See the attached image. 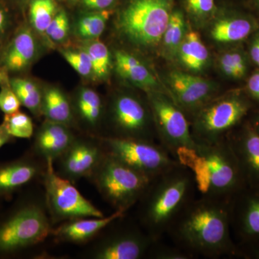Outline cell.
<instances>
[{
	"mask_svg": "<svg viewBox=\"0 0 259 259\" xmlns=\"http://www.w3.org/2000/svg\"><path fill=\"white\" fill-rule=\"evenodd\" d=\"M167 235L174 244L207 258H241L232 235L229 203L199 196L179 214Z\"/></svg>",
	"mask_w": 259,
	"mask_h": 259,
	"instance_id": "6da1fadb",
	"label": "cell"
},
{
	"mask_svg": "<svg viewBox=\"0 0 259 259\" xmlns=\"http://www.w3.org/2000/svg\"><path fill=\"white\" fill-rule=\"evenodd\" d=\"M175 158L193 175L197 193L228 202L245 187L238 160L228 138L211 144L179 149Z\"/></svg>",
	"mask_w": 259,
	"mask_h": 259,
	"instance_id": "7a4b0ae2",
	"label": "cell"
},
{
	"mask_svg": "<svg viewBox=\"0 0 259 259\" xmlns=\"http://www.w3.org/2000/svg\"><path fill=\"white\" fill-rule=\"evenodd\" d=\"M197 193L192 172L180 163L155 177L138 202L144 231L154 241L163 239Z\"/></svg>",
	"mask_w": 259,
	"mask_h": 259,
	"instance_id": "3957f363",
	"label": "cell"
},
{
	"mask_svg": "<svg viewBox=\"0 0 259 259\" xmlns=\"http://www.w3.org/2000/svg\"><path fill=\"white\" fill-rule=\"evenodd\" d=\"M173 7L174 0H128L117 17V30L135 47H156L161 42Z\"/></svg>",
	"mask_w": 259,
	"mask_h": 259,
	"instance_id": "277c9868",
	"label": "cell"
},
{
	"mask_svg": "<svg viewBox=\"0 0 259 259\" xmlns=\"http://www.w3.org/2000/svg\"><path fill=\"white\" fill-rule=\"evenodd\" d=\"M252 104L238 93L217 97L192 117L191 132L197 144H211L226 139L241 125Z\"/></svg>",
	"mask_w": 259,
	"mask_h": 259,
	"instance_id": "5b68a950",
	"label": "cell"
},
{
	"mask_svg": "<svg viewBox=\"0 0 259 259\" xmlns=\"http://www.w3.org/2000/svg\"><path fill=\"white\" fill-rule=\"evenodd\" d=\"M92 177L102 197L115 210L125 212L138 204L152 180L106 153Z\"/></svg>",
	"mask_w": 259,
	"mask_h": 259,
	"instance_id": "8992f818",
	"label": "cell"
},
{
	"mask_svg": "<svg viewBox=\"0 0 259 259\" xmlns=\"http://www.w3.org/2000/svg\"><path fill=\"white\" fill-rule=\"evenodd\" d=\"M52 231L50 220L41 206L33 202L19 204L0 220V256L33 246Z\"/></svg>",
	"mask_w": 259,
	"mask_h": 259,
	"instance_id": "52a82bcc",
	"label": "cell"
},
{
	"mask_svg": "<svg viewBox=\"0 0 259 259\" xmlns=\"http://www.w3.org/2000/svg\"><path fill=\"white\" fill-rule=\"evenodd\" d=\"M102 146L107 154L151 179L180 163L153 141L106 137Z\"/></svg>",
	"mask_w": 259,
	"mask_h": 259,
	"instance_id": "ba28073f",
	"label": "cell"
},
{
	"mask_svg": "<svg viewBox=\"0 0 259 259\" xmlns=\"http://www.w3.org/2000/svg\"><path fill=\"white\" fill-rule=\"evenodd\" d=\"M52 160L46 161L44 175L48 209L54 223L84 218H102L103 213L56 171Z\"/></svg>",
	"mask_w": 259,
	"mask_h": 259,
	"instance_id": "9c48e42d",
	"label": "cell"
},
{
	"mask_svg": "<svg viewBox=\"0 0 259 259\" xmlns=\"http://www.w3.org/2000/svg\"><path fill=\"white\" fill-rule=\"evenodd\" d=\"M147 95L160 144L175 158L180 148H194L188 117L169 94L151 92Z\"/></svg>",
	"mask_w": 259,
	"mask_h": 259,
	"instance_id": "30bf717a",
	"label": "cell"
},
{
	"mask_svg": "<svg viewBox=\"0 0 259 259\" xmlns=\"http://www.w3.org/2000/svg\"><path fill=\"white\" fill-rule=\"evenodd\" d=\"M232 235L241 258L259 254V187H245L229 202Z\"/></svg>",
	"mask_w": 259,
	"mask_h": 259,
	"instance_id": "8fae6325",
	"label": "cell"
},
{
	"mask_svg": "<svg viewBox=\"0 0 259 259\" xmlns=\"http://www.w3.org/2000/svg\"><path fill=\"white\" fill-rule=\"evenodd\" d=\"M111 120L116 134L112 138L154 141L156 132L149 104L131 94H119L112 100Z\"/></svg>",
	"mask_w": 259,
	"mask_h": 259,
	"instance_id": "7c38bea8",
	"label": "cell"
},
{
	"mask_svg": "<svg viewBox=\"0 0 259 259\" xmlns=\"http://www.w3.org/2000/svg\"><path fill=\"white\" fill-rule=\"evenodd\" d=\"M154 240L136 227H120L107 235L93 250L96 259H140L147 256Z\"/></svg>",
	"mask_w": 259,
	"mask_h": 259,
	"instance_id": "4fadbf2b",
	"label": "cell"
},
{
	"mask_svg": "<svg viewBox=\"0 0 259 259\" xmlns=\"http://www.w3.org/2000/svg\"><path fill=\"white\" fill-rule=\"evenodd\" d=\"M169 95L187 117H193L213 99L217 87L208 80L180 71L170 72L167 78Z\"/></svg>",
	"mask_w": 259,
	"mask_h": 259,
	"instance_id": "5bb4252c",
	"label": "cell"
},
{
	"mask_svg": "<svg viewBox=\"0 0 259 259\" xmlns=\"http://www.w3.org/2000/svg\"><path fill=\"white\" fill-rule=\"evenodd\" d=\"M238 127L227 138L238 160L245 187H258L259 135L250 121Z\"/></svg>",
	"mask_w": 259,
	"mask_h": 259,
	"instance_id": "9a60e30c",
	"label": "cell"
},
{
	"mask_svg": "<svg viewBox=\"0 0 259 259\" xmlns=\"http://www.w3.org/2000/svg\"><path fill=\"white\" fill-rule=\"evenodd\" d=\"M102 144L91 141L75 140L74 142L59 158V175L70 182L84 177H92L105 156Z\"/></svg>",
	"mask_w": 259,
	"mask_h": 259,
	"instance_id": "2e32d148",
	"label": "cell"
},
{
	"mask_svg": "<svg viewBox=\"0 0 259 259\" xmlns=\"http://www.w3.org/2000/svg\"><path fill=\"white\" fill-rule=\"evenodd\" d=\"M37 54V42L32 28L23 25L17 29L1 51L0 66L17 76L29 69Z\"/></svg>",
	"mask_w": 259,
	"mask_h": 259,
	"instance_id": "e0dca14e",
	"label": "cell"
},
{
	"mask_svg": "<svg viewBox=\"0 0 259 259\" xmlns=\"http://www.w3.org/2000/svg\"><path fill=\"white\" fill-rule=\"evenodd\" d=\"M75 140L69 126L47 120L37 131L34 148L46 161L54 162L69 149Z\"/></svg>",
	"mask_w": 259,
	"mask_h": 259,
	"instance_id": "ac0fdd59",
	"label": "cell"
},
{
	"mask_svg": "<svg viewBox=\"0 0 259 259\" xmlns=\"http://www.w3.org/2000/svg\"><path fill=\"white\" fill-rule=\"evenodd\" d=\"M125 211L115 210L107 217L80 218L68 221L53 230L52 233L59 241L71 243H83L96 236L114 221L125 215Z\"/></svg>",
	"mask_w": 259,
	"mask_h": 259,
	"instance_id": "d6986e66",
	"label": "cell"
},
{
	"mask_svg": "<svg viewBox=\"0 0 259 259\" xmlns=\"http://www.w3.org/2000/svg\"><path fill=\"white\" fill-rule=\"evenodd\" d=\"M115 69L121 77L132 83L134 86L142 89L146 93L163 92L157 80L147 66L132 54L125 51H116Z\"/></svg>",
	"mask_w": 259,
	"mask_h": 259,
	"instance_id": "ffe728a7",
	"label": "cell"
},
{
	"mask_svg": "<svg viewBox=\"0 0 259 259\" xmlns=\"http://www.w3.org/2000/svg\"><path fill=\"white\" fill-rule=\"evenodd\" d=\"M38 165L28 158L0 163V197H8L38 175Z\"/></svg>",
	"mask_w": 259,
	"mask_h": 259,
	"instance_id": "44dd1931",
	"label": "cell"
},
{
	"mask_svg": "<svg viewBox=\"0 0 259 259\" xmlns=\"http://www.w3.org/2000/svg\"><path fill=\"white\" fill-rule=\"evenodd\" d=\"M256 27L253 18L233 13L214 22L210 29V36L214 41L221 44L239 42L249 36Z\"/></svg>",
	"mask_w": 259,
	"mask_h": 259,
	"instance_id": "7402d4cb",
	"label": "cell"
},
{
	"mask_svg": "<svg viewBox=\"0 0 259 259\" xmlns=\"http://www.w3.org/2000/svg\"><path fill=\"white\" fill-rule=\"evenodd\" d=\"M176 59L192 72L202 71L209 60V51L201 40L199 34L194 30H188L181 44Z\"/></svg>",
	"mask_w": 259,
	"mask_h": 259,
	"instance_id": "603a6c76",
	"label": "cell"
},
{
	"mask_svg": "<svg viewBox=\"0 0 259 259\" xmlns=\"http://www.w3.org/2000/svg\"><path fill=\"white\" fill-rule=\"evenodd\" d=\"M41 114L47 120L59 122L67 126L73 120V111L69 99L60 89H47L42 96Z\"/></svg>",
	"mask_w": 259,
	"mask_h": 259,
	"instance_id": "cb8c5ba5",
	"label": "cell"
},
{
	"mask_svg": "<svg viewBox=\"0 0 259 259\" xmlns=\"http://www.w3.org/2000/svg\"><path fill=\"white\" fill-rule=\"evenodd\" d=\"M10 83L21 105L26 107L34 115L41 113L44 93L38 84L23 76H10Z\"/></svg>",
	"mask_w": 259,
	"mask_h": 259,
	"instance_id": "d4e9b609",
	"label": "cell"
},
{
	"mask_svg": "<svg viewBox=\"0 0 259 259\" xmlns=\"http://www.w3.org/2000/svg\"><path fill=\"white\" fill-rule=\"evenodd\" d=\"M187 32L185 17L182 12L173 10L161 39L163 53L167 58L176 59L177 52Z\"/></svg>",
	"mask_w": 259,
	"mask_h": 259,
	"instance_id": "484cf974",
	"label": "cell"
},
{
	"mask_svg": "<svg viewBox=\"0 0 259 259\" xmlns=\"http://www.w3.org/2000/svg\"><path fill=\"white\" fill-rule=\"evenodd\" d=\"M76 107L81 120L90 127L100 122L102 114V102L100 95L90 88L80 90L76 97Z\"/></svg>",
	"mask_w": 259,
	"mask_h": 259,
	"instance_id": "4316f807",
	"label": "cell"
},
{
	"mask_svg": "<svg viewBox=\"0 0 259 259\" xmlns=\"http://www.w3.org/2000/svg\"><path fill=\"white\" fill-rule=\"evenodd\" d=\"M83 49L88 53L93 65V76L98 80H105L110 76L112 69V58L108 48L104 42L92 40Z\"/></svg>",
	"mask_w": 259,
	"mask_h": 259,
	"instance_id": "83f0119b",
	"label": "cell"
},
{
	"mask_svg": "<svg viewBox=\"0 0 259 259\" xmlns=\"http://www.w3.org/2000/svg\"><path fill=\"white\" fill-rule=\"evenodd\" d=\"M111 12L100 10L83 15L76 23V32L78 36L86 40H95L105 30Z\"/></svg>",
	"mask_w": 259,
	"mask_h": 259,
	"instance_id": "f1b7e54d",
	"label": "cell"
},
{
	"mask_svg": "<svg viewBox=\"0 0 259 259\" xmlns=\"http://www.w3.org/2000/svg\"><path fill=\"white\" fill-rule=\"evenodd\" d=\"M56 14L54 0H32L29 8V20L32 28L39 33H46Z\"/></svg>",
	"mask_w": 259,
	"mask_h": 259,
	"instance_id": "f546056e",
	"label": "cell"
},
{
	"mask_svg": "<svg viewBox=\"0 0 259 259\" xmlns=\"http://www.w3.org/2000/svg\"><path fill=\"white\" fill-rule=\"evenodd\" d=\"M220 69L228 77L240 79L247 72V61L241 51H230L224 53L219 59Z\"/></svg>",
	"mask_w": 259,
	"mask_h": 259,
	"instance_id": "4dcf8cb0",
	"label": "cell"
},
{
	"mask_svg": "<svg viewBox=\"0 0 259 259\" xmlns=\"http://www.w3.org/2000/svg\"><path fill=\"white\" fill-rule=\"evenodd\" d=\"M3 123L10 136L18 139H30L34 133L32 119L27 114L19 111L5 115Z\"/></svg>",
	"mask_w": 259,
	"mask_h": 259,
	"instance_id": "1f68e13d",
	"label": "cell"
},
{
	"mask_svg": "<svg viewBox=\"0 0 259 259\" xmlns=\"http://www.w3.org/2000/svg\"><path fill=\"white\" fill-rule=\"evenodd\" d=\"M20 106L21 103L10 83L9 73L0 66V110L9 115L19 111Z\"/></svg>",
	"mask_w": 259,
	"mask_h": 259,
	"instance_id": "d6a6232c",
	"label": "cell"
},
{
	"mask_svg": "<svg viewBox=\"0 0 259 259\" xmlns=\"http://www.w3.org/2000/svg\"><path fill=\"white\" fill-rule=\"evenodd\" d=\"M186 11L197 23L208 21L216 10L214 0H183Z\"/></svg>",
	"mask_w": 259,
	"mask_h": 259,
	"instance_id": "836d02e7",
	"label": "cell"
},
{
	"mask_svg": "<svg viewBox=\"0 0 259 259\" xmlns=\"http://www.w3.org/2000/svg\"><path fill=\"white\" fill-rule=\"evenodd\" d=\"M65 60L81 76H93V65L88 53L82 50H63L61 51Z\"/></svg>",
	"mask_w": 259,
	"mask_h": 259,
	"instance_id": "e575fe53",
	"label": "cell"
},
{
	"mask_svg": "<svg viewBox=\"0 0 259 259\" xmlns=\"http://www.w3.org/2000/svg\"><path fill=\"white\" fill-rule=\"evenodd\" d=\"M148 256L153 259H193L194 256L177 245H169L161 243V240L153 243Z\"/></svg>",
	"mask_w": 259,
	"mask_h": 259,
	"instance_id": "d590c367",
	"label": "cell"
},
{
	"mask_svg": "<svg viewBox=\"0 0 259 259\" xmlns=\"http://www.w3.org/2000/svg\"><path fill=\"white\" fill-rule=\"evenodd\" d=\"M70 28L69 19L64 10L56 13L55 17L48 27L46 34L51 40L63 42L68 36Z\"/></svg>",
	"mask_w": 259,
	"mask_h": 259,
	"instance_id": "8d00e7d4",
	"label": "cell"
},
{
	"mask_svg": "<svg viewBox=\"0 0 259 259\" xmlns=\"http://www.w3.org/2000/svg\"><path fill=\"white\" fill-rule=\"evenodd\" d=\"M12 26L11 19L6 10L0 7V50L6 44V38Z\"/></svg>",
	"mask_w": 259,
	"mask_h": 259,
	"instance_id": "74e56055",
	"label": "cell"
},
{
	"mask_svg": "<svg viewBox=\"0 0 259 259\" xmlns=\"http://www.w3.org/2000/svg\"><path fill=\"white\" fill-rule=\"evenodd\" d=\"M117 0H82V5L88 10H107L115 4Z\"/></svg>",
	"mask_w": 259,
	"mask_h": 259,
	"instance_id": "f35d334b",
	"label": "cell"
},
{
	"mask_svg": "<svg viewBox=\"0 0 259 259\" xmlns=\"http://www.w3.org/2000/svg\"><path fill=\"white\" fill-rule=\"evenodd\" d=\"M247 91L250 98L259 103V72L250 76L247 83Z\"/></svg>",
	"mask_w": 259,
	"mask_h": 259,
	"instance_id": "ab89813d",
	"label": "cell"
},
{
	"mask_svg": "<svg viewBox=\"0 0 259 259\" xmlns=\"http://www.w3.org/2000/svg\"><path fill=\"white\" fill-rule=\"evenodd\" d=\"M249 51L250 59L259 67V32L253 35L250 41Z\"/></svg>",
	"mask_w": 259,
	"mask_h": 259,
	"instance_id": "60d3db41",
	"label": "cell"
},
{
	"mask_svg": "<svg viewBox=\"0 0 259 259\" xmlns=\"http://www.w3.org/2000/svg\"><path fill=\"white\" fill-rule=\"evenodd\" d=\"M13 139L14 138L10 136L4 124L2 123L0 125V148L4 146L5 145L9 144Z\"/></svg>",
	"mask_w": 259,
	"mask_h": 259,
	"instance_id": "b9f144b4",
	"label": "cell"
},
{
	"mask_svg": "<svg viewBox=\"0 0 259 259\" xmlns=\"http://www.w3.org/2000/svg\"><path fill=\"white\" fill-rule=\"evenodd\" d=\"M251 125H253V127H254L255 131H256L257 134L259 135V112L255 115L254 119L250 121Z\"/></svg>",
	"mask_w": 259,
	"mask_h": 259,
	"instance_id": "7bdbcfd3",
	"label": "cell"
},
{
	"mask_svg": "<svg viewBox=\"0 0 259 259\" xmlns=\"http://www.w3.org/2000/svg\"><path fill=\"white\" fill-rule=\"evenodd\" d=\"M253 3H254L255 6L259 9V0H253Z\"/></svg>",
	"mask_w": 259,
	"mask_h": 259,
	"instance_id": "ee69618b",
	"label": "cell"
},
{
	"mask_svg": "<svg viewBox=\"0 0 259 259\" xmlns=\"http://www.w3.org/2000/svg\"><path fill=\"white\" fill-rule=\"evenodd\" d=\"M18 1L23 2V1H25V0H18Z\"/></svg>",
	"mask_w": 259,
	"mask_h": 259,
	"instance_id": "f6af8a7d",
	"label": "cell"
},
{
	"mask_svg": "<svg viewBox=\"0 0 259 259\" xmlns=\"http://www.w3.org/2000/svg\"><path fill=\"white\" fill-rule=\"evenodd\" d=\"M0 59H1V50H0Z\"/></svg>",
	"mask_w": 259,
	"mask_h": 259,
	"instance_id": "bcb514c9",
	"label": "cell"
}]
</instances>
